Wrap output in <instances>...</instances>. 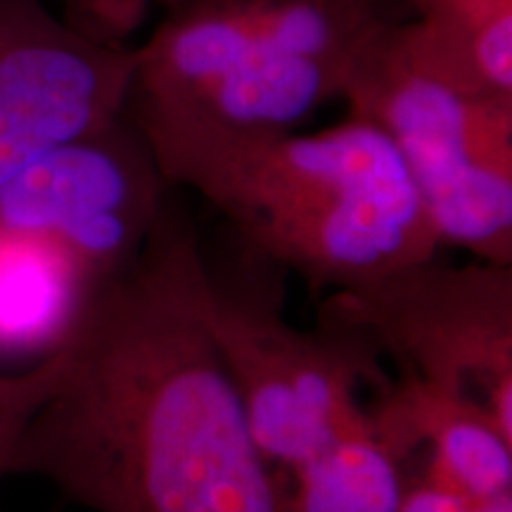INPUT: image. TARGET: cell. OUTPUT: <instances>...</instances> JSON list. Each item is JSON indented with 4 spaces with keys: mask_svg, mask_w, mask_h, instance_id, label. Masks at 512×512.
I'll use <instances>...</instances> for the list:
<instances>
[{
    "mask_svg": "<svg viewBox=\"0 0 512 512\" xmlns=\"http://www.w3.org/2000/svg\"><path fill=\"white\" fill-rule=\"evenodd\" d=\"M207 287L195 230L166 200L136 259L83 287L62 380L10 475L93 512H290L211 339Z\"/></svg>",
    "mask_w": 512,
    "mask_h": 512,
    "instance_id": "1",
    "label": "cell"
},
{
    "mask_svg": "<svg viewBox=\"0 0 512 512\" xmlns=\"http://www.w3.org/2000/svg\"><path fill=\"white\" fill-rule=\"evenodd\" d=\"M261 259L349 290L434 259L439 235L392 140L349 117L316 133L214 140L155 157Z\"/></svg>",
    "mask_w": 512,
    "mask_h": 512,
    "instance_id": "2",
    "label": "cell"
},
{
    "mask_svg": "<svg viewBox=\"0 0 512 512\" xmlns=\"http://www.w3.org/2000/svg\"><path fill=\"white\" fill-rule=\"evenodd\" d=\"M124 114L152 155L297 131L401 0H159Z\"/></svg>",
    "mask_w": 512,
    "mask_h": 512,
    "instance_id": "3",
    "label": "cell"
},
{
    "mask_svg": "<svg viewBox=\"0 0 512 512\" xmlns=\"http://www.w3.org/2000/svg\"><path fill=\"white\" fill-rule=\"evenodd\" d=\"M342 100L392 140L439 242L512 266V95L399 17L358 53Z\"/></svg>",
    "mask_w": 512,
    "mask_h": 512,
    "instance_id": "4",
    "label": "cell"
},
{
    "mask_svg": "<svg viewBox=\"0 0 512 512\" xmlns=\"http://www.w3.org/2000/svg\"><path fill=\"white\" fill-rule=\"evenodd\" d=\"M207 328L271 467L292 472L332 441L370 430L361 382H384L380 349L358 330H294L273 294L226 290L209 275Z\"/></svg>",
    "mask_w": 512,
    "mask_h": 512,
    "instance_id": "5",
    "label": "cell"
},
{
    "mask_svg": "<svg viewBox=\"0 0 512 512\" xmlns=\"http://www.w3.org/2000/svg\"><path fill=\"white\" fill-rule=\"evenodd\" d=\"M320 320L363 332L401 370L477 396L512 439V266L422 261L332 292Z\"/></svg>",
    "mask_w": 512,
    "mask_h": 512,
    "instance_id": "6",
    "label": "cell"
},
{
    "mask_svg": "<svg viewBox=\"0 0 512 512\" xmlns=\"http://www.w3.org/2000/svg\"><path fill=\"white\" fill-rule=\"evenodd\" d=\"M171 188L145 136L121 112L0 185V228L55 245L88 285L136 259Z\"/></svg>",
    "mask_w": 512,
    "mask_h": 512,
    "instance_id": "7",
    "label": "cell"
},
{
    "mask_svg": "<svg viewBox=\"0 0 512 512\" xmlns=\"http://www.w3.org/2000/svg\"><path fill=\"white\" fill-rule=\"evenodd\" d=\"M138 48L57 12L0 0V185L64 140L124 112Z\"/></svg>",
    "mask_w": 512,
    "mask_h": 512,
    "instance_id": "8",
    "label": "cell"
},
{
    "mask_svg": "<svg viewBox=\"0 0 512 512\" xmlns=\"http://www.w3.org/2000/svg\"><path fill=\"white\" fill-rule=\"evenodd\" d=\"M370 430L401 460L427 446L425 475L470 501L512 491V439L477 396L401 370L368 411Z\"/></svg>",
    "mask_w": 512,
    "mask_h": 512,
    "instance_id": "9",
    "label": "cell"
},
{
    "mask_svg": "<svg viewBox=\"0 0 512 512\" xmlns=\"http://www.w3.org/2000/svg\"><path fill=\"white\" fill-rule=\"evenodd\" d=\"M83 287V275L55 245L0 228V351H53Z\"/></svg>",
    "mask_w": 512,
    "mask_h": 512,
    "instance_id": "10",
    "label": "cell"
},
{
    "mask_svg": "<svg viewBox=\"0 0 512 512\" xmlns=\"http://www.w3.org/2000/svg\"><path fill=\"white\" fill-rule=\"evenodd\" d=\"M290 512H399L408 472L373 430L347 434L290 472Z\"/></svg>",
    "mask_w": 512,
    "mask_h": 512,
    "instance_id": "11",
    "label": "cell"
},
{
    "mask_svg": "<svg viewBox=\"0 0 512 512\" xmlns=\"http://www.w3.org/2000/svg\"><path fill=\"white\" fill-rule=\"evenodd\" d=\"M401 5L479 79L512 95V0H401Z\"/></svg>",
    "mask_w": 512,
    "mask_h": 512,
    "instance_id": "12",
    "label": "cell"
},
{
    "mask_svg": "<svg viewBox=\"0 0 512 512\" xmlns=\"http://www.w3.org/2000/svg\"><path fill=\"white\" fill-rule=\"evenodd\" d=\"M67 354L62 344L43 356V361L27 373L0 377V482L10 475V460L19 434L24 432L43 401L62 380Z\"/></svg>",
    "mask_w": 512,
    "mask_h": 512,
    "instance_id": "13",
    "label": "cell"
},
{
    "mask_svg": "<svg viewBox=\"0 0 512 512\" xmlns=\"http://www.w3.org/2000/svg\"><path fill=\"white\" fill-rule=\"evenodd\" d=\"M399 512H477L470 498L432 477L408 475Z\"/></svg>",
    "mask_w": 512,
    "mask_h": 512,
    "instance_id": "14",
    "label": "cell"
},
{
    "mask_svg": "<svg viewBox=\"0 0 512 512\" xmlns=\"http://www.w3.org/2000/svg\"><path fill=\"white\" fill-rule=\"evenodd\" d=\"M60 3L64 5V12L72 17L95 24V27L119 31V34H126L133 24L128 15L131 0H60Z\"/></svg>",
    "mask_w": 512,
    "mask_h": 512,
    "instance_id": "15",
    "label": "cell"
},
{
    "mask_svg": "<svg viewBox=\"0 0 512 512\" xmlns=\"http://www.w3.org/2000/svg\"><path fill=\"white\" fill-rule=\"evenodd\" d=\"M472 503H475L477 512H512V491L486 496L482 501H472Z\"/></svg>",
    "mask_w": 512,
    "mask_h": 512,
    "instance_id": "16",
    "label": "cell"
}]
</instances>
